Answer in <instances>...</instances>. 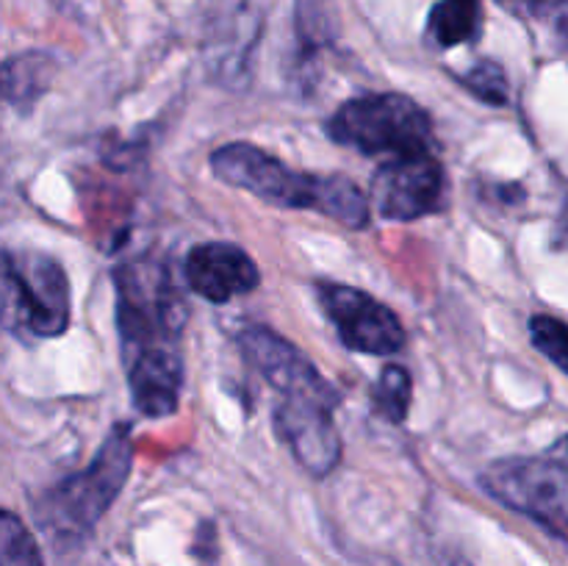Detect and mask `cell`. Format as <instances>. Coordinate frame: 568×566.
<instances>
[{"label":"cell","mask_w":568,"mask_h":566,"mask_svg":"<svg viewBox=\"0 0 568 566\" xmlns=\"http://www.w3.org/2000/svg\"><path fill=\"white\" fill-rule=\"evenodd\" d=\"M55 64L48 53H22L14 59L6 61L3 70V83H6V100L14 105L17 111L31 109L39 98L44 94V89L53 81Z\"/></svg>","instance_id":"13"},{"label":"cell","mask_w":568,"mask_h":566,"mask_svg":"<svg viewBox=\"0 0 568 566\" xmlns=\"http://www.w3.org/2000/svg\"><path fill=\"white\" fill-rule=\"evenodd\" d=\"M211 170L220 181L281 209L320 211L347 228H366L369 222V200L349 178L294 172L250 142L222 144L211 155Z\"/></svg>","instance_id":"1"},{"label":"cell","mask_w":568,"mask_h":566,"mask_svg":"<svg viewBox=\"0 0 568 566\" xmlns=\"http://www.w3.org/2000/svg\"><path fill=\"white\" fill-rule=\"evenodd\" d=\"M547 458L552 461L555 466H560V469L568 472V433H566L564 438H560L558 444H552V447H549Z\"/></svg>","instance_id":"19"},{"label":"cell","mask_w":568,"mask_h":566,"mask_svg":"<svg viewBox=\"0 0 568 566\" xmlns=\"http://www.w3.org/2000/svg\"><path fill=\"white\" fill-rule=\"evenodd\" d=\"M133 466V442L128 425H116L105 436L92 464L64 477L37 503V522L59 542L83 538L94 530L105 511L125 488Z\"/></svg>","instance_id":"2"},{"label":"cell","mask_w":568,"mask_h":566,"mask_svg":"<svg viewBox=\"0 0 568 566\" xmlns=\"http://www.w3.org/2000/svg\"><path fill=\"white\" fill-rule=\"evenodd\" d=\"M444 198V166L433 153L388 159L372 181L377 214L394 222H410L438 211Z\"/></svg>","instance_id":"8"},{"label":"cell","mask_w":568,"mask_h":566,"mask_svg":"<svg viewBox=\"0 0 568 566\" xmlns=\"http://www.w3.org/2000/svg\"><path fill=\"white\" fill-rule=\"evenodd\" d=\"M183 275L192 292L211 303H227L233 297L253 292L261 281V272L250 253L231 242H205L189 253Z\"/></svg>","instance_id":"11"},{"label":"cell","mask_w":568,"mask_h":566,"mask_svg":"<svg viewBox=\"0 0 568 566\" xmlns=\"http://www.w3.org/2000/svg\"><path fill=\"white\" fill-rule=\"evenodd\" d=\"M128 386L139 414L150 420L175 414L183 388V358L175 350V342L153 344L133 353L128 366Z\"/></svg>","instance_id":"12"},{"label":"cell","mask_w":568,"mask_h":566,"mask_svg":"<svg viewBox=\"0 0 568 566\" xmlns=\"http://www.w3.org/2000/svg\"><path fill=\"white\" fill-rule=\"evenodd\" d=\"M464 87L475 94L477 100L491 105H505L510 98L508 78H505V70L494 61H483L475 70L464 75Z\"/></svg>","instance_id":"18"},{"label":"cell","mask_w":568,"mask_h":566,"mask_svg":"<svg viewBox=\"0 0 568 566\" xmlns=\"http://www.w3.org/2000/svg\"><path fill=\"white\" fill-rule=\"evenodd\" d=\"M410 394H414V383H410V375L405 366H386L381 375V381L375 383V408L383 420L405 422L410 408Z\"/></svg>","instance_id":"16"},{"label":"cell","mask_w":568,"mask_h":566,"mask_svg":"<svg viewBox=\"0 0 568 566\" xmlns=\"http://www.w3.org/2000/svg\"><path fill=\"white\" fill-rule=\"evenodd\" d=\"M530 338L555 366L568 375V325L555 320V316H532L530 320Z\"/></svg>","instance_id":"17"},{"label":"cell","mask_w":568,"mask_h":566,"mask_svg":"<svg viewBox=\"0 0 568 566\" xmlns=\"http://www.w3.org/2000/svg\"><path fill=\"white\" fill-rule=\"evenodd\" d=\"M0 566H44L37 538L11 511L0 516Z\"/></svg>","instance_id":"15"},{"label":"cell","mask_w":568,"mask_h":566,"mask_svg":"<svg viewBox=\"0 0 568 566\" xmlns=\"http://www.w3.org/2000/svg\"><path fill=\"white\" fill-rule=\"evenodd\" d=\"M555 236H558V244L568 242V205H566V209H564V214H560V222H558V233H555Z\"/></svg>","instance_id":"20"},{"label":"cell","mask_w":568,"mask_h":566,"mask_svg":"<svg viewBox=\"0 0 568 566\" xmlns=\"http://www.w3.org/2000/svg\"><path fill=\"white\" fill-rule=\"evenodd\" d=\"M327 137L364 155L430 153V114L399 92L353 98L327 120Z\"/></svg>","instance_id":"3"},{"label":"cell","mask_w":568,"mask_h":566,"mask_svg":"<svg viewBox=\"0 0 568 566\" xmlns=\"http://www.w3.org/2000/svg\"><path fill=\"white\" fill-rule=\"evenodd\" d=\"M116 327L122 344L133 353L153 344L175 342L183 327L181 294L155 264L116 266Z\"/></svg>","instance_id":"4"},{"label":"cell","mask_w":568,"mask_h":566,"mask_svg":"<svg viewBox=\"0 0 568 566\" xmlns=\"http://www.w3.org/2000/svg\"><path fill=\"white\" fill-rule=\"evenodd\" d=\"M239 347H242L244 358L261 372V377L272 388H277L283 397H308L327 405L338 403L336 388L305 358L303 350L294 347L288 338H283L272 327H247L239 336Z\"/></svg>","instance_id":"9"},{"label":"cell","mask_w":568,"mask_h":566,"mask_svg":"<svg viewBox=\"0 0 568 566\" xmlns=\"http://www.w3.org/2000/svg\"><path fill=\"white\" fill-rule=\"evenodd\" d=\"M494 499L568 538V472L549 458H505L480 477Z\"/></svg>","instance_id":"5"},{"label":"cell","mask_w":568,"mask_h":566,"mask_svg":"<svg viewBox=\"0 0 568 566\" xmlns=\"http://www.w3.org/2000/svg\"><path fill=\"white\" fill-rule=\"evenodd\" d=\"M6 300L17 322L42 338L61 336L70 325V283L59 261L48 255L6 253Z\"/></svg>","instance_id":"6"},{"label":"cell","mask_w":568,"mask_h":566,"mask_svg":"<svg viewBox=\"0 0 568 566\" xmlns=\"http://www.w3.org/2000/svg\"><path fill=\"white\" fill-rule=\"evenodd\" d=\"M320 300L338 336L355 353L388 355L405 344V327L388 305L344 283H322Z\"/></svg>","instance_id":"7"},{"label":"cell","mask_w":568,"mask_h":566,"mask_svg":"<svg viewBox=\"0 0 568 566\" xmlns=\"http://www.w3.org/2000/svg\"><path fill=\"white\" fill-rule=\"evenodd\" d=\"M477 22H480V0H438L430 17L433 37L442 48L469 42L477 33Z\"/></svg>","instance_id":"14"},{"label":"cell","mask_w":568,"mask_h":566,"mask_svg":"<svg viewBox=\"0 0 568 566\" xmlns=\"http://www.w3.org/2000/svg\"><path fill=\"white\" fill-rule=\"evenodd\" d=\"M275 431L297 464L314 477L331 475L342 461L333 405L308 397H283L275 411Z\"/></svg>","instance_id":"10"}]
</instances>
